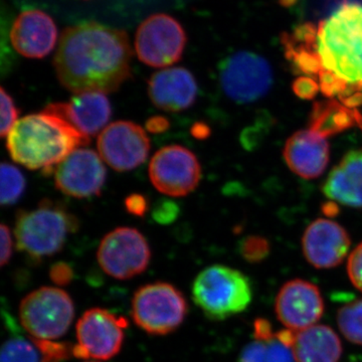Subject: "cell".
I'll use <instances>...</instances> for the list:
<instances>
[{"label": "cell", "mask_w": 362, "mask_h": 362, "mask_svg": "<svg viewBox=\"0 0 362 362\" xmlns=\"http://www.w3.org/2000/svg\"><path fill=\"white\" fill-rule=\"evenodd\" d=\"M127 33L97 23L66 28L54 58L59 82L74 94L116 92L130 78Z\"/></svg>", "instance_id": "obj_1"}, {"label": "cell", "mask_w": 362, "mask_h": 362, "mask_svg": "<svg viewBox=\"0 0 362 362\" xmlns=\"http://www.w3.org/2000/svg\"><path fill=\"white\" fill-rule=\"evenodd\" d=\"M321 92L349 108L362 105V6L344 4L317 26Z\"/></svg>", "instance_id": "obj_2"}, {"label": "cell", "mask_w": 362, "mask_h": 362, "mask_svg": "<svg viewBox=\"0 0 362 362\" xmlns=\"http://www.w3.org/2000/svg\"><path fill=\"white\" fill-rule=\"evenodd\" d=\"M90 141L63 119L42 111L18 120L7 135L6 147L21 165L51 175L71 152Z\"/></svg>", "instance_id": "obj_3"}, {"label": "cell", "mask_w": 362, "mask_h": 362, "mask_svg": "<svg viewBox=\"0 0 362 362\" xmlns=\"http://www.w3.org/2000/svg\"><path fill=\"white\" fill-rule=\"evenodd\" d=\"M78 228V218L63 204L44 199L37 209L16 214V247L33 259L52 256L63 249Z\"/></svg>", "instance_id": "obj_4"}, {"label": "cell", "mask_w": 362, "mask_h": 362, "mask_svg": "<svg viewBox=\"0 0 362 362\" xmlns=\"http://www.w3.org/2000/svg\"><path fill=\"white\" fill-rule=\"evenodd\" d=\"M254 297L250 279L228 266L207 267L195 278L192 299L211 320H226L246 310Z\"/></svg>", "instance_id": "obj_5"}, {"label": "cell", "mask_w": 362, "mask_h": 362, "mask_svg": "<svg viewBox=\"0 0 362 362\" xmlns=\"http://www.w3.org/2000/svg\"><path fill=\"white\" fill-rule=\"evenodd\" d=\"M188 305L182 293L168 283L140 287L132 299L131 315L138 327L151 335L173 332L185 321Z\"/></svg>", "instance_id": "obj_6"}, {"label": "cell", "mask_w": 362, "mask_h": 362, "mask_svg": "<svg viewBox=\"0 0 362 362\" xmlns=\"http://www.w3.org/2000/svg\"><path fill=\"white\" fill-rule=\"evenodd\" d=\"M75 316L70 295L56 287H42L20 304V320L32 338L57 340L68 332Z\"/></svg>", "instance_id": "obj_7"}, {"label": "cell", "mask_w": 362, "mask_h": 362, "mask_svg": "<svg viewBox=\"0 0 362 362\" xmlns=\"http://www.w3.org/2000/svg\"><path fill=\"white\" fill-rule=\"evenodd\" d=\"M187 45V33L173 16L159 13L149 16L135 37V51L143 64L166 68L180 62Z\"/></svg>", "instance_id": "obj_8"}, {"label": "cell", "mask_w": 362, "mask_h": 362, "mask_svg": "<svg viewBox=\"0 0 362 362\" xmlns=\"http://www.w3.org/2000/svg\"><path fill=\"white\" fill-rule=\"evenodd\" d=\"M102 270L117 280H128L146 270L151 259L148 242L133 228H117L105 235L97 252Z\"/></svg>", "instance_id": "obj_9"}, {"label": "cell", "mask_w": 362, "mask_h": 362, "mask_svg": "<svg viewBox=\"0 0 362 362\" xmlns=\"http://www.w3.org/2000/svg\"><path fill=\"white\" fill-rule=\"evenodd\" d=\"M220 83L233 101L252 103L270 90L273 71L263 57L251 52H235L221 64Z\"/></svg>", "instance_id": "obj_10"}, {"label": "cell", "mask_w": 362, "mask_h": 362, "mask_svg": "<svg viewBox=\"0 0 362 362\" xmlns=\"http://www.w3.org/2000/svg\"><path fill=\"white\" fill-rule=\"evenodd\" d=\"M127 320L102 308H92L78 319L76 332L77 344L74 356L107 361L116 356L122 349L124 329Z\"/></svg>", "instance_id": "obj_11"}, {"label": "cell", "mask_w": 362, "mask_h": 362, "mask_svg": "<svg viewBox=\"0 0 362 362\" xmlns=\"http://www.w3.org/2000/svg\"><path fill=\"white\" fill-rule=\"evenodd\" d=\"M149 177L161 194L185 197L199 187L202 166L190 150L180 145H169L159 149L152 157Z\"/></svg>", "instance_id": "obj_12"}, {"label": "cell", "mask_w": 362, "mask_h": 362, "mask_svg": "<svg viewBox=\"0 0 362 362\" xmlns=\"http://www.w3.org/2000/svg\"><path fill=\"white\" fill-rule=\"evenodd\" d=\"M100 156L116 171H129L146 161L150 140L141 126L131 121L111 123L98 137Z\"/></svg>", "instance_id": "obj_13"}, {"label": "cell", "mask_w": 362, "mask_h": 362, "mask_svg": "<svg viewBox=\"0 0 362 362\" xmlns=\"http://www.w3.org/2000/svg\"><path fill=\"white\" fill-rule=\"evenodd\" d=\"M325 309L320 289L303 279L288 281L275 300L278 320L286 329L301 331L318 324Z\"/></svg>", "instance_id": "obj_14"}, {"label": "cell", "mask_w": 362, "mask_h": 362, "mask_svg": "<svg viewBox=\"0 0 362 362\" xmlns=\"http://www.w3.org/2000/svg\"><path fill=\"white\" fill-rule=\"evenodd\" d=\"M106 168L94 150L78 148L71 152L54 170V182L59 192L76 199L101 194Z\"/></svg>", "instance_id": "obj_15"}, {"label": "cell", "mask_w": 362, "mask_h": 362, "mask_svg": "<svg viewBox=\"0 0 362 362\" xmlns=\"http://www.w3.org/2000/svg\"><path fill=\"white\" fill-rule=\"evenodd\" d=\"M349 233L335 221L318 218L308 226L302 238L305 259L316 269L339 266L349 255Z\"/></svg>", "instance_id": "obj_16"}, {"label": "cell", "mask_w": 362, "mask_h": 362, "mask_svg": "<svg viewBox=\"0 0 362 362\" xmlns=\"http://www.w3.org/2000/svg\"><path fill=\"white\" fill-rule=\"evenodd\" d=\"M44 112L63 119L88 138L104 129L112 115L110 102L102 93L78 94L68 103L49 104Z\"/></svg>", "instance_id": "obj_17"}, {"label": "cell", "mask_w": 362, "mask_h": 362, "mask_svg": "<svg viewBox=\"0 0 362 362\" xmlns=\"http://www.w3.org/2000/svg\"><path fill=\"white\" fill-rule=\"evenodd\" d=\"M57 39L58 28L54 21L39 9L23 11L11 30V44L25 58H45L54 49Z\"/></svg>", "instance_id": "obj_18"}, {"label": "cell", "mask_w": 362, "mask_h": 362, "mask_svg": "<svg viewBox=\"0 0 362 362\" xmlns=\"http://www.w3.org/2000/svg\"><path fill=\"white\" fill-rule=\"evenodd\" d=\"M148 95L154 106L160 110L185 111L197 100V81L187 69H164L149 78Z\"/></svg>", "instance_id": "obj_19"}, {"label": "cell", "mask_w": 362, "mask_h": 362, "mask_svg": "<svg viewBox=\"0 0 362 362\" xmlns=\"http://www.w3.org/2000/svg\"><path fill=\"white\" fill-rule=\"evenodd\" d=\"M283 156L295 175L305 180L319 177L329 162V144L315 131L300 130L286 142Z\"/></svg>", "instance_id": "obj_20"}, {"label": "cell", "mask_w": 362, "mask_h": 362, "mask_svg": "<svg viewBox=\"0 0 362 362\" xmlns=\"http://www.w3.org/2000/svg\"><path fill=\"white\" fill-rule=\"evenodd\" d=\"M323 192L343 206L362 207V150L343 156L324 182Z\"/></svg>", "instance_id": "obj_21"}, {"label": "cell", "mask_w": 362, "mask_h": 362, "mask_svg": "<svg viewBox=\"0 0 362 362\" xmlns=\"http://www.w3.org/2000/svg\"><path fill=\"white\" fill-rule=\"evenodd\" d=\"M292 350L297 362H339L343 354L337 333L322 324L295 332Z\"/></svg>", "instance_id": "obj_22"}, {"label": "cell", "mask_w": 362, "mask_h": 362, "mask_svg": "<svg viewBox=\"0 0 362 362\" xmlns=\"http://www.w3.org/2000/svg\"><path fill=\"white\" fill-rule=\"evenodd\" d=\"M309 126V129L327 138L354 126L362 129V116L356 109L349 108L337 99H330L314 105Z\"/></svg>", "instance_id": "obj_23"}, {"label": "cell", "mask_w": 362, "mask_h": 362, "mask_svg": "<svg viewBox=\"0 0 362 362\" xmlns=\"http://www.w3.org/2000/svg\"><path fill=\"white\" fill-rule=\"evenodd\" d=\"M237 362H297L292 347L279 339L277 332L267 339H254L240 352Z\"/></svg>", "instance_id": "obj_24"}, {"label": "cell", "mask_w": 362, "mask_h": 362, "mask_svg": "<svg viewBox=\"0 0 362 362\" xmlns=\"http://www.w3.org/2000/svg\"><path fill=\"white\" fill-rule=\"evenodd\" d=\"M337 319L343 337L362 346V298L352 300L340 307Z\"/></svg>", "instance_id": "obj_25"}, {"label": "cell", "mask_w": 362, "mask_h": 362, "mask_svg": "<svg viewBox=\"0 0 362 362\" xmlns=\"http://www.w3.org/2000/svg\"><path fill=\"white\" fill-rule=\"evenodd\" d=\"M0 362H42V357L32 339L13 337L2 345Z\"/></svg>", "instance_id": "obj_26"}, {"label": "cell", "mask_w": 362, "mask_h": 362, "mask_svg": "<svg viewBox=\"0 0 362 362\" xmlns=\"http://www.w3.org/2000/svg\"><path fill=\"white\" fill-rule=\"evenodd\" d=\"M25 189V178L20 169L13 164H1V202L2 206H11L21 199Z\"/></svg>", "instance_id": "obj_27"}, {"label": "cell", "mask_w": 362, "mask_h": 362, "mask_svg": "<svg viewBox=\"0 0 362 362\" xmlns=\"http://www.w3.org/2000/svg\"><path fill=\"white\" fill-rule=\"evenodd\" d=\"M39 349L42 362H62L74 356V345L56 340H42L32 338Z\"/></svg>", "instance_id": "obj_28"}, {"label": "cell", "mask_w": 362, "mask_h": 362, "mask_svg": "<svg viewBox=\"0 0 362 362\" xmlns=\"http://www.w3.org/2000/svg\"><path fill=\"white\" fill-rule=\"evenodd\" d=\"M239 251L242 258L249 263H259L270 254V243L259 235H249L240 240Z\"/></svg>", "instance_id": "obj_29"}, {"label": "cell", "mask_w": 362, "mask_h": 362, "mask_svg": "<svg viewBox=\"0 0 362 362\" xmlns=\"http://www.w3.org/2000/svg\"><path fill=\"white\" fill-rule=\"evenodd\" d=\"M1 125H0V135L2 138L9 134L13 126L18 122L20 110L16 108L13 98L1 88Z\"/></svg>", "instance_id": "obj_30"}, {"label": "cell", "mask_w": 362, "mask_h": 362, "mask_svg": "<svg viewBox=\"0 0 362 362\" xmlns=\"http://www.w3.org/2000/svg\"><path fill=\"white\" fill-rule=\"evenodd\" d=\"M346 269L350 282L362 292V243L350 252Z\"/></svg>", "instance_id": "obj_31"}, {"label": "cell", "mask_w": 362, "mask_h": 362, "mask_svg": "<svg viewBox=\"0 0 362 362\" xmlns=\"http://www.w3.org/2000/svg\"><path fill=\"white\" fill-rule=\"evenodd\" d=\"M292 89L296 96L301 99L312 100L316 97L317 93L320 90V86L313 78L301 76L293 83Z\"/></svg>", "instance_id": "obj_32"}, {"label": "cell", "mask_w": 362, "mask_h": 362, "mask_svg": "<svg viewBox=\"0 0 362 362\" xmlns=\"http://www.w3.org/2000/svg\"><path fill=\"white\" fill-rule=\"evenodd\" d=\"M49 279L52 282L58 286H66L70 284L74 279L73 268L65 262H58L54 264L49 269Z\"/></svg>", "instance_id": "obj_33"}, {"label": "cell", "mask_w": 362, "mask_h": 362, "mask_svg": "<svg viewBox=\"0 0 362 362\" xmlns=\"http://www.w3.org/2000/svg\"><path fill=\"white\" fill-rule=\"evenodd\" d=\"M0 266L4 267L8 263L13 255V238L8 226L2 223L0 226Z\"/></svg>", "instance_id": "obj_34"}, {"label": "cell", "mask_w": 362, "mask_h": 362, "mask_svg": "<svg viewBox=\"0 0 362 362\" xmlns=\"http://www.w3.org/2000/svg\"><path fill=\"white\" fill-rule=\"evenodd\" d=\"M125 207L128 213L142 218L148 211L149 202L144 195L133 194L126 197Z\"/></svg>", "instance_id": "obj_35"}, {"label": "cell", "mask_w": 362, "mask_h": 362, "mask_svg": "<svg viewBox=\"0 0 362 362\" xmlns=\"http://www.w3.org/2000/svg\"><path fill=\"white\" fill-rule=\"evenodd\" d=\"M176 216H177V206L173 202L159 204V207H157L154 213V218L160 223H170L175 220Z\"/></svg>", "instance_id": "obj_36"}, {"label": "cell", "mask_w": 362, "mask_h": 362, "mask_svg": "<svg viewBox=\"0 0 362 362\" xmlns=\"http://www.w3.org/2000/svg\"><path fill=\"white\" fill-rule=\"evenodd\" d=\"M275 334L272 329L271 323L266 319H258L254 323L255 339H267Z\"/></svg>", "instance_id": "obj_37"}, {"label": "cell", "mask_w": 362, "mask_h": 362, "mask_svg": "<svg viewBox=\"0 0 362 362\" xmlns=\"http://www.w3.org/2000/svg\"><path fill=\"white\" fill-rule=\"evenodd\" d=\"M169 120L168 118L163 116H154L149 118L146 121V129L151 133H162L165 132L166 130L169 129Z\"/></svg>", "instance_id": "obj_38"}, {"label": "cell", "mask_w": 362, "mask_h": 362, "mask_svg": "<svg viewBox=\"0 0 362 362\" xmlns=\"http://www.w3.org/2000/svg\"><path fill=\"white\" fill-rule=\"evenodd\" d=\"M192 133L195 138L202 139V138H206V136H209V127H206L204 124L197 123L192 127Z\"/></svg>", "instance_id": "obj_39"}, {"label": "cell", "mask_w": 362, "mask_h": 362, "mask_svg": "<svg viewBox=\"0 0 362 362\" xmlns=\"http://www.w3.org/2000/svg\"><path fill=\"white\" fill-rule=\"evenodd\" d=\"M325 206H327V209L324 207V213L327 214L328 216H335V214H337L338 209L337 204L329 202V204H325Z\"/></svg>", "instance_id": "obj_40"}, {"label": "cell", "mask_w": 362, "mask_h": 362, "mask_svg": "<svg viewBox=\"0 0 362 362\" xmlns=\"http://www.w3.org/2000/svg\"><path fill=\"white\" fill-rule=\"evenodd\" d=\"M296 0H281V4L284 6H290L294 4Z\"/></svg>", "instance_id": "obj_41"}, {"label": "cell", "mask_w": 362, "mask_h": 362, "mask_svg": "<svg viewBox=\"0 0 362 362\" xmlns=\"http://www.w3.org/2000/svg\"><path fill=\"white\" fill-rule=\"evenodd\" d=\"M85 362H99V361H85Z\"/></svg>", "instance_id": "obj_42"}]
</instances>
